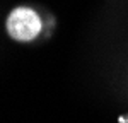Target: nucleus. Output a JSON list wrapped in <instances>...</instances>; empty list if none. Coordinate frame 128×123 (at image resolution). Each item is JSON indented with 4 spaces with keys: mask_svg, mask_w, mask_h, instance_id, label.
Wrapping results in <instances>:
<instances>
[{
    "mask_svg": "<svg viewBox=\"0 0 128 123\" xmlns=\"http://www.w3.org/2000/svg\"><path fill=\"white\" fill-rule=\"evenodd\" d=\"M7 31L10 38L17 41L34 40L41 31V19L32 9L17 7L10 12L7 19Z\"/></svg>",
    "mask_w": 128,
    "mask_h": 123,
    "instance_id": "1",
    "label": "nucleus"
}]
</instances>
